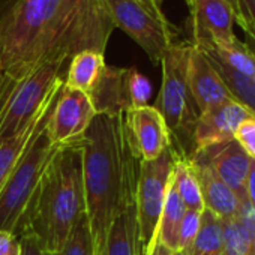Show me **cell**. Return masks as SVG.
<instances>
[{
    "label": "cell",
    "mask_w": 255,
    "mask_h": 255,
    "mask_svg": "<svg viewBox=\"0 0 255 255\" xmlns=\"http://www.w3.org/2000/svg\"><path fill=\"white\" fill-rule=\"evenodd\" d=\"M252 113L237 101H228L198 116L192 131V153L234 140L239 126Z\"/></svg>",
    "instance_id": "4fadbf2b"
},
{
    "label": "cell",
    "mask_w": 255,
    "mask_h": 255,
    "mask_svg": "<svg viewBox=\"0 0 255 255\" xmlns=\"http://www.w3.org/2000/svg\"><path fill=\"white\" fill-rule=\"evenodd\" d=\"M234 140L252 159H255V114L249 116L239 126Z\"/></svg>",
    "instance_id": "83f0119b"
},
{
    "label": "cell",
    "mask_w": 255,
    "mask_h": 255,
    "mask_svg": "<svg viewBox=\"0 0 255 255\" xmlns=\"http://www.w3.org/2000/svg\"><path fill=\"white\" fill-rule=\"evenodd\" d=\"M96 255H143L135 203L117 215Z\"/></svg>",
    "instance_id": "ac0fdd59"
},
{
    "label": "cell",
    "mask_w": 255,
    "mask_h": 255,
    "mask_svg": "<svg viewBox=\"0 0 255 255\" xmlns=\"http://www.w3.org/2000/svg\"><path fill=\"white\" fill-rule=\"evenodd\" d=\"M188 158L200 183L204 209L213 212L221 219L236 218L240 198L218 177V174L204 159L197 155H191Z\"/></svg>",
    "instance_id": "e0dca14e"
},
{
    "label": "cell",
    "mask_w": 255,
    "mask_h": 255,
    "mask_svg": "<svg viewBox=\"0 0 255 255\" xmlns=\"http://www.w3.org/2000/svg\"><path fill=\"white\" fill-rule=\"evenodd\" d=\"M185 212H186V206L179 197L173 183V177H171L170 185L167 188L165 201H164V207L161 212L159 225L156 231L158 240L164 246H167L170 251H177V234H179V227H180Z\"/></svg>",
    "instance_id": "ffe728a7"
},
{
    "label": "cell",
    "mask_w": 255,
    "mask_h": 255,
    "mask_svg": "<svg viewBox=\"0 0 255 255\" xmlns=\"http://www.w3.org/2000/svg\"><path fill=\"white\" fill-rule=\"evenodd\" d=\"M192 255H224L222 219L203 209L198 234L189 249Z\"/></svg>",
    "instance_id": "7402d4cb"
},
{
    "label": "cell",
    "mask_w": 255,
    "mask_h": 255,
    "mask_svg": "<svg viewBox=\"0 0 255 255\" xmlns=\"http://www.w3.org/2000/svg\"><path fill=\"white\" fill-rule=\"evenodd\" d=\"M171 177H173L174 188L179 197L182 198L183 204L186 206V209L203 212L204 203L201 197V189L189 158L177 155Z\"/></svg>",
    "instance_id": "44dd1931"
},
{
    "label": "cell",
    "mask_w": 255,
    "mask_h": 255,
    "mask_svg": "<svg viewBox=\"0 0 255 255\" xmlns=\"http://www.w3.org/2000/svg\"><path fill=\"white\" fill-rule=\"evenodd\" d=\"M188 87L198 116L228 101H234L209 57L195 45H192L189 54Z\"/></svg>",
    "instance_id": "5bb4252c"
},
{
    "label": "cell",
    "mask_w": 255,
    "mask_h": 255,
    "mask_svg": "<svg viewBox=\"0 0 255 255\" xmlns=\"http://www.w3.org/2000/svg\"><path fill=\"white\" fill-rule=\"evenodd\" d=\"M189 5L191 44H230L237 36L233 32L236 11L227 0H186Z\"/></svg>",
    "instance_id": "8fae6325"
},
{
    "label": "cell",
    "mask_w": 255,
    "mask_h": 255,
    "mask_svg": "<svg viewBox=\"0 0 255 255\" xmlns=\"http://www.w3.org/2000/svg\"><path fill=\"white\" fill-rule=\"evenodd\" d=\"M227 2L234 8V11H236V15H237V18H236V23L239 21V17H240V14H239V3H237V0H227Z\"/></svg>",
    "instance_id": "e575fe53"
},
{
    "label": "cell",
    "mask_w": 255,
    "mask_h": 255,
    "mask_svg": "<svg viewBox=\"0 0 255 255\" xmlns=\"http://www.w3.org/2000/svg\"><path fill=\"white\" fill-rule=\"evenodd\" d=\"M236 219L242 225L249 245H251V255H255V209L254 206L248 201L246 197L240 198L239 210L236 215Z\"/></svg>",
    "instance_id": "4316f807"
},
{
    "label": "cell",
    "mask_w": 255,
    "mask_h": 255,
    "mask_svg": "<svg viewBox=\"0 0 255 255\" xmlns=\"http://www.w3.org/2000/svg\"><path fill=\"white\" fill-rule=\"evenodd\" d=\"M200 221H201V212L197 210H188L183 215V219L179 227L177 234V249L189 251L197 234L200 230Z\"/></svg>",
    "instance_id": "484cf974"
},
{
    "label": "cell",
    "mask_w": 255,
    "mask_h": 255,
    "mask_svg": "<svg viewBox=\"0 0 255 255\" xmlns=\"http://www.w3.org/2000/svg\"><path fill=\"white\" fill-rule=\"evenodd\" d=\"M87 95L96 114L123 116L128 111L147 105L152 84L135 68L105 65L96 84Z\"/></svg>",
    "instance_id": "9c48e42d"
},
{
    "label": "cell",
    "mask_w": 255,
    "mask_h": 255,
    "mask_svg": "<svg viewBox=\"0 0 255 255\" xmlns=\"http://www.w3.org/2000/svg\"><path fill=\"white\" fill-rule=\"evenodd\" d=\"M105 68L104 53L87 50L75 54L65 74V86L89 93Z\"/></svg>",
    "instance_id": "d6986e66"
},
{
    "label": "cell",
    "mask_w": 255,
    "mask_h": 255,
    "mask_svg": "<svg viewBox=\"0 0 255 255\" xmlns=\"http://www.w3.org/2000/svg\"><path fill=\"white\" fill-rule=\"evenodd\" d=\"M156 2H158V3L161 5V3H162V0H156Z\"/></svg>",
    "instance_id": "8d00e7d4"
},
{
    "label": "cell",
    "mask_w": 255,
    "mask_h": 255,
    "mask_svg": "<svg viewBox=\"0 0 255 255\" xmlns=\"http://www.w3.org/2000/svg\"><path fill=\"white\" fill-rule=\"evenodd\" d=\"M62 86L51 95V98L47 101V104L38 113V116L24 128L18 135L8 138L5 141H0V192H2V189L5 188L8 180L14 174L15 168L21 162V159L24 158V155L30 149L33 141L39 137L42 129L47 126V123L50 120L51 110L56 104V99L59 96Z\"/></svg>",
    "instance_id": "2e32d148"
},
{
    "label": "cell",
    "mask_w": 255,
    "mask_h": 255,
    "mask_svg": "<svg viewBox=\"0 0 255 255\" xmlns=\"http://www.w3.org/2000/svg\"><path fill=\"white\" fill-rule=\"evenodd\" d=\"M239 3V21L242 30L255 29V0H237Z\"/></svg>",
    "instance_id": "f546056e"
},
{
    "label": "cell",
    "mask_w": 255,
    "mask_h": 255,
    "mask_svg": "<svg viewBox=\"0 0 255 255\" xmlns=\"http://www.w3.org/2000/svg\"><path fill=\"white\" fill-rule=\"evenodd\" d=\"M47 126L0 192V231H11L20 237L41 179L54 155L62 149V146L51 141Z\"/></svg>",
    "instance_id": "8992f818"
},
{
    "label": "cell",
    "mask_w": 255,
    "mask_h": 255,
    "mask_svg": "<svg viewBox=\"0 0 255 255\" xmlns=\"http://www.w3.org/2000/svg\"><path fill=\"white\" fill-rule=\"evenodd\" d=\"M113 23L132 38L153 63H161L164 53L173 45L174 27L159 8L143 0H105Z\"/></svg>",
    "instance_id": "ba28073f"
},
{
    "label": "cell",
    "mask_w": 255,
    "mask_h": 255,
    "mask_svg": "<svg viewBox=\"0 0 255 255\" xmlns=\"http://www.w3.org/2000/svg\"><path fill=\"white\" fill-rule=\"evenodd\" d=\"M192 155L204 159L218 177L239 197H246V179L251 170L252 158L239 146L236 140L228 141L225 144L213 146Z\"/></svg>",
    "instance_id": "9a60e30c"
},
{
    "label": "cell",
    "mask_w": 255,
    "mask_h": 255,
    "mask_svg": "<svg viewBox=\"0 0 255 255\" xmlns=\"http://www.w3.org/2000/svg\"><path fill=\"white\" fill-rule=\"evenodd\" d=\"M77 143L81 149L86 215L98 254L113 221L135 203L141 159L132 147L123 116L96 114Z\"/></svg>",
    "instance_id": "7a4b0ae2"
},
{
    "label": "cell",
    "mask_w": 255,
    "mask_h": 255,
    "mask_svg": "<svg viewBox=\"0 0 255 255\" xmlns=\"http://www.w3.org/2000/svg\"><path fill=\"white\" fill-rule=\"evenodd\" d=\"M192 44H173L161 59L162 84L155 108L164 117L171 144L180 156L192 155V131L198 111L188 87V63Z\"/></svg>",
    "instance_id": "277c9868"
},
{
    "label": "cell",
    "mask_w": 255,
    "mask_h": 255,
    "mask_svg": "<svg viewBox=\"0 0 255 255\" xmlns=\"http://www.w3.org/2000/svg\"><path fill=\"white\" fill-rule=\"evenodd\" d=\"M20 255H50L41 245L38 236L26 228L20 234Z\"/></svg>",
    "instance_id": "f1b7e54d"
},
{
    "label": "cell",
    "mask_w": 255,
    "mask_h": 255,
    "mask_svg": "<svg viewBox=\"0 0 255 255\" xmlns=\"http://www.w3.org/2000/svg\"><path fill=\"white\" fill-rule=\"evenodd\" d=\"M0 255H20V239L11 231H0Z\"/></svg>",
    "instance_id": "4dcf8cb0"
},
{
    "label": "cell",
    "mask_w": 255,
    "mask_h": 255,
    "mask_svg": "<svg viewBox=\"0 0 255 255\" xmlns=\"http://www.w3.org/2000/svg\"><path fill=\"white\" fill-rule=\"evenodd\" d=\"M243 35H245V41L243 44L246 45V48L252 53V56L255 57V29L251 30V29H246L243 30Z\"/></svg>",
    "instance_id": "d6a6232c"
},
{
    "label": "cell",
    "mask_w": 255,
    "mask_h": 255,
    "mask_svg": "<svg viewBox=\"0 0 255 255\" xmlns=\"http://www.w3.org/2000/svg\"><path fill=\"white\" fill-rule=\"evenodd\" d=\"M171 255H192L189 251H182V249H177V251H171Z\"/></svg>",
    "instance_id": "d590c367"
},
{
    "label": "cell",
    "mask_w": 255,
    "mask_h": 255,
    "mask_svg": "<svg viewBox=\"0 0 255 255\" xmlns=\"http://www.w3.org/2000/svg\"><path fill=\"white\" fill-rule=\"evenodd\" d=\"M66 62H48L23 78L0 84V141L18 135L65 83Z\"/></svg>",
    "instance_id": "5b68a950"
},
{
    "label": "cell",
    "mask_w": 255,
    "mask_h": 255,
    "mask_svg": "<svg viewBox=\"0 0 255 255\" xmlns=\"http://www.w3.org/2000/svg\"><path fill=\"white\" fill-rule=\"evenodd\" d=\"M84 212L81 149L74 140L62 146L44 173L24 230L33 231L42 248L53 254L68 239L72 227Z\"/></svg>",
    "instance_id": "3957f363"
},
{
    "label": "cell",
    "mask_w": 255,
    "mask_h": 255,
    "mask_svg": "<svg viewBox=\"0 0 255 255\" xmlns=\"http://www.w3.org/2000/svg\"><path fill=\"white\" fill-rule=\"evenodd\" d=\"M126 131L141 161L156 159L171 146V135L161 113L153 105H144L123 114Z\"/></svg>",
    "instance_id": "7c38bea8"
},
{
    "label": "cell",
    "mask_w": 255,
    "mask_h": 255,
    "mask_svg": "<svg viewBox=\"0 0 255 255\" xmlns=\"http://www.w3.org/2000/svg\"><path fill=\"white\" fill-rule=\"evenodd\" d=\"M95 116L96 111L89 95L63 83L47 126L51 141L63 146L77 140L86 132Z\"/></svg>",
    "instance_id": "30bf717a"
},
{
    "label": "cell",
    "mask_w": 255,
    "mask_h": 255,
    "mask_svg": "<svg viewBox=\"0 0 255 255\" xmlns=\"http://www.w3.org/2000/svg\"><path fill=\"white\" fill-rule=\"evenodd\" d=\"M149 255H171V251L167 246H164L159 240H156V243Z\"/></svg>",
    "instance_id": "836d02e7"
},
{
    "label": "cell",
    "mask_w": 255,
    "mask_h": 255,
    "mask_svg": "<svg viewBox=\"0 0 255 255\" xmlns=\"http://www.w3.org/2000/svg\"><path fill=\"white\" fill-rule=\"evenodd\" d=\"M224 255H251L249 240L236 218L222 219Z\"/></svg>",
    "instance_id": "d4e9b609"
},
{
    "label": "cell",
    "mask_w": 255,
    "mask_h": 255,
    "mask_svg": "<svg viewBox=\"0 0 255 255\" xmlns=\"http://www.w3.org/2000/svg\"><path fill=\"white\" fill-rule=\"evenodd\" d=\"M245 191H246V198H248V201H249V203L254 206V209H255V159H252L251 170H249V174H248V179H246Z\"/></svg>",
    "instance_id": "1f68e13d"
},
{
    "label": "cell",
    "mask_w": 255,
    "mask_h": 255,
    "mask_svg": "<svg viewBox=\"0 0 255 255\" xmlns=\"http://www.w3.org/2000/svg\"><path fill=\"white\" fill-rule=\"evenodd\" d=\"M114 29L105 0H0V84L81 51L105 53Z\"/></svg>",
    "instance_id": "6da1fadb"
},
{
    "label": "cell",
    "mask_w": 255,
    "mask_h": 255,
    "mask_svg": "<svg viewBox=\"0 0 255 255\" xmlns=\"http://www.w3.org/2000/svg\"><path fill=\"white\" fill-rule=\"evenodd\" d=\"M50 255H96L86 212L78 218L63 245Z\"/></svg>",
    "instance_id": "cb8c5ba5"
},
{
    "label": "cell",
    "mask_w": 255,
    "mask_h": 255,
    "mask_svg": "<svg viewBox=\"0 0 255 255\" xmlns=\"http://www.w3.org/2000/svg\"><path fill=\"white\" fill-rule=\"evenodd\" d=\"M209 60L212 62V65L215 66L221 78L224 80L234 101H237L239 104L246 107L252 114H255V78L239 74L233 71L231 68L225 66L224 63L213 60L210 57Z\"/></svg>",
    "instance_id": "603a6c76"
},
{
    "label": "cell",
    "mask_w": 255,
    "mask_h": 255,
    "mask_svg": "<svg viewBox=\"0 0 255 255\" xmlns=\"http://www.w3.org/2000/svg\"><path fill=\"white\" fill-rule=\"evenodd\" d=\"M177 155L171 144L156 159L140 162L135 204L143 255H149L158 240L159 218Z\"/></svg>",
    "instance_id": "52a82bcc"
}]
</instances>
